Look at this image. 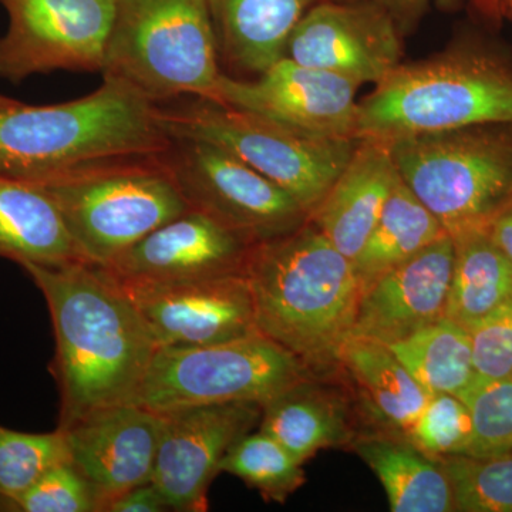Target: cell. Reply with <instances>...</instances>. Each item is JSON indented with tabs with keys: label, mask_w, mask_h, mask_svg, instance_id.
Instances as JSON below:
<instances>
[{
	"label": "cell",
	"mask_w": 512,
	"mask_h": 512,
	"mask_svg": "<svg viewBox=\"0 0 512 512\" xmlns=\"http://www.w3.org/2000/svg\"><path fill=\"white\" fill-rule=\"evenodd\" d=\"M488 235L495 247L512 262V205L491 222Z\"/></svg>",
	"instance_id": "obj_37"
},
{
	"label": "cell",
	"mask_w": 512,
	"mask_h": 512,
	"mask_svg": "<svg viewBox=\"0 0 512 512\" xmlns=\"http://www.w3.org/2000/svg\"><path fill=\"white\" fill-rule=\"evenodd\" d=\"M121 285L157 348H197L259 333L245 275Z\"/></svg>",
	"instance_id": "obj_14"
},
{
	"label": "cell",
	"mask_w": 512,
	"mask_h": 512,
	"mask_svg": "<svg viewBox=\"0 0 512 512\" xmlns=\"http://www.w3.org/2000/svg\"><path fill=\"white\" fill-rule=\"evenodd\" d=\"M165 163L190 210L256 245L308 221L292 195L244 161L204 141L173 140Z\"/></svg>",
	"instance_id": "obj_10"
},
{
	"label": "cell",
	"mask_w": 512,
	"mask_h": 512,
	"mask_svg": "<svg viewBox=\"0 0 512 512\" xmlns=\"http://www.w3.org/2000/svg\"><path fill=\"white\" fill-rule=\"evenodd\" d=\"M261 420L255 403L185 407L163 414L151 483L168 510L202 512L222 457Z\"/></svg>",
	"instance_id": "obj_13"
},
{
	"label": "cell",
	"mask_w": 512,
	"mask_h": 512,
	"mask_svg": "<svg viewBox=\"0 0 512 512\" xmlns=\"http://www.w3.org/2000/svg\"><path fill=\"white\" fill-rule=\"evenodd\" d=\"M20 103V101L15 99H10L8 96H3L0 93V109H6V107L15 106V104Z\"/></svg>",
	"instance_id": "obj_39"
},
{
	"label": "cell",
	"mask_w": 512,
	"mask_h": 512,
	"mask_svg": "<svg viewBox=\"0 0 512 512\" xmlns=\"http://www.w3.org/2000/svg\"><path fill=\"white\" fill-rule=\"evenodd\" d=\"M457 397L466 404L473 423L466 456L512 450V376L487 379L476 375Z\"/></svg>",
	"instance_id": "obj_30"
},
{
	"label": "cell",
	"mask_w": 512,
	"mask_h": 512,
	"mask_svg": "<svg viewBox=\"0 0 512 512\" xmlns=\"http://www.w3.org/2000/svg\"><path fill=\"white\" fill-rule=\"evenodd\" d=\"M35 184L55 201L80 259L94 265L190 210L164 154L111 158Z\"/></svg>",
	"instance_id": "obj_5"
},
{
	"label": "cell",
	"mask_w": 512,
	"mask_h": 512,
	"mask_svg": "<svg viewBox=\"0 0 512 512\" xmlns=\"http://www.w3.org/2000/svg\"><path fill=\"white\" fill-rule=\"evenodd\" d=\"M446 234L440 221L399 174L376 227L355 261L362 285Z\"/></svg>",
	"instance_id": "obj_26"
},
{
	"label": "cell",
	"mask_w": 512,
	"mask_h": 512,
	"mask_svg": "<svg viewBox=\"0 0 512 512\" xmlns=\"http://www.w3.org/2000/svg\"><path fill=\"white\" fill-rule=\"evenodd\" d=\"M386 346L430 396H458L476 376L468 330L446 316Z\"/></svg>",
	"instance_id": "obj_27"
},
{
	"label": "cell",
	"mask_w": 512,
	"mask_h": 512,
	"mask_svg": "<svg viewBox=\"0 0 512 512\" xmlns=\"http://www.w3.org/2000/svg\"><path fill=\"white\" fill-rule=\"evenodd\" d=\"M507 8L510 9V12L512 13V0H501V8Z\"/></svg>",
	"instance_id": "obj_40"
},
{
	"label": "cell",
	"mask_w": 512,
	"mask_h": 512,
	"mask_svg": "<svg viewBox=\"0 0 512 512\" xmlns=\"http://www.w3.org/2000/svg\"><path fill=\"white\" fill-rule=\"evenodd\" d=\"M218 473L238 477L275 503H285L305 483L302 464L262 430L235 441L222 457Z\"/></svg>",
	"instance_id": "obj_28"
},
{
	"label": "cell",
	"mask_w": 512,
	"mask_h": 512,
	"mask_svg": "<svg viewBox=\"0 0 512 512\" xmlns=\"http://www.w3.org/2000/svg\"><path fill=\"white\" fill-rule=\"evenodd\" d=\"M319 0H207L218 55L262 74L285 57L293 29Z\"/></svg>",
	"instance_id": "obj_20"
},
{
	"label": "cell",
	"mask_w": 512,
	"mask_h": 512,
	"mask_svg": "<svg viewBox=\"0 0 512 512\" xmlns=\"http://www.w3.org/2000/svg\"><path fill=\"white\" fill-rule=\"evenodd\" d=\"M454 265L446 318L468 328L512 299V262L487 231L453 238Z\"/></svg>",
	"instance_id": "obj_25"
},
{
	"label": "cell",
	"mask_w": 512,
	"mask_h": 512,
	"mask_svg": "<svg viewBox=\"0 0 512 512\" xmlns=\"http://www.w3.org/2000/svg\"><path fill=\"white\" fill-rule=\"evenodd\" d=\"M67 458L92 488L99 512L131 488L150 483L163 414L140 404L100 407L59 427Z\"/></svg>",
	"instance_id": "obj_16"
},
{
	"label": "cell",
	"mask_w": 512,
	"mask_h": 512,
	"mask_svg": "<svg viewBox=\"0 0 512 512\" xmlns=\"http://www.w3.org/2000/svg\"><path fill=\"white\" fill-rule=\"evenodd\" d=\"M402 33L370 0H319L299 20L285 57L345 77L357 86L382 82L402 63Z\"/></svg>",
	"instance_id": "obj_12"
},
{
	"label": "cell",
	"mask_w": 512,
	"mask_h": 512,
	"mask_svg": "<svg viewBox=\"0 0 512 512\" xmlns=\"http://www.w3.org/2000/svg\"><path fill=\"white\" fill-rule=\"evenodd\" d=\"M0 258L19 266L82 261L59 208L35 183L0 175Z\"/></svg>",
	"instance_id": "obj_21"
},
{
	"label": "cell",
	"mask_w": 512,
	"mask_h": 512,
	"mask_svg": "<svg viewBox=\"0 0 512 512\" xmlns=\"http://www.w3.org/2000/svg\"><path fill=\"white\" fill-rule=\"evenodd\" d=\"M404 183L451 238L487 231L512 205V124H478L387 143Z\"/></svg>",
	"instance_id": "obj_6"
},
{
	"label": "cell",
	"mask_w": 512,
	"mask_h": 512,
	"mask_svg": "<svg viewBox=\"0 0 512 512\" xmlns=\"http://www.w3.org/2000/svg\"><path fill=\"white\" fill-rule=\"evenodd\" d=\"M440 461L453 488L456 511L512 512V450Z\"/></svg>",
	"instance_id": "obj_29"
},
{
	"label": "cell",
	"mask_w": 512,
	"mask_h": 512,
	"mask_svg": "<svg viewBox=\"0 0 512 512\" xmlns=\"http://www.w3.org/2000/svg\"><path fill=\"white\" fill-rule=\"evenodd\" d=\"M261 335L306 366L338 360L362 293L355 262L311 221L256 244L245 265Z\"/></svg>",
	"instance_id": "obj_2"
},
{
	"label": "cell",
	"mask_w": 512,
	"mask_h": 512,
	"mask_svg": "<svg viewBox=\"0 0 512 512\" xmlns=\"http://www.w3.org/2000/svg\"><path fill=\"white\" fill-rule=\"evenodd\" d=\"M259 426L301 464L319 450L342 446L352 437L339 400L320 392L308 380L262 404Z\"/></svg>",
	"instance_id": "obj_22"
},
{
	"label": "cell",
	"mask_w": 512,
	"mask_h": 512,
	"mask_svg": "<svg viewBox=\"0 0 512 512\" xmlns=\"http://www.w3.org/2000/svg\"><path fill=\"white\" fill-rule=\"evenodd\" d=\"M160 111L113 77L82 99L0 109V175L42 183L111 158L161 156L173 140Z\"/></svg>",
	"instance_id": "obj_3"
},
{
	"label": "cell",
	"mask_w": 512,
	"mask_h": 512,
	"mask_svg": "<svg viewBox=\"0 0 512 512\" xmlns=\"http://www.w3.org/2000/svg\"><path fill=\"white\" fill-rule=\"evenodd\" d=\"M163 497L156 485L146 483L131 488L127 493L111 500L104 512H163L167 511Z\"/></svg>",
	"instance_id": "obj_35"
},
{
	"label": "cell",
	"mask_w": 512,
	"mask_h": 512,
	"mask_svg": "<svg viewBox=\"0 0 512 512\" xmlns=\"http://www.w3.org/2000/svg\"><path fill=\"white\" fill-rule=\"evenodd\" d=\"M399 178L387 143L359 140L349 163L308 220L353 262Z\"/></svg>",
	"instance_id": "obj_19"
},
{
	"label": "cell",
	"mask_w": 512,
	"mask_h": 512,
	"mask_svg": "<svg viewBox=\"0 0 512 512\" xmlns=\"http://www.w3.org/2000/svg\"><path fill=\"white\" fill-rule=\"evenodd\" d=\"M466 329L476 375L487 379L512 376V299Z\"/></svg>",
	"instance_id": "obj_34"
},
{
	"label": "cell",
	"mask_w": 512,
	"mask_h": 512,
	"mask_svg": "<svg viewBox=\"0 0 512 512\" xmlns=\"http://www.w3.org/2000/svg\"><path fill=\"white\" fill-rule=\"evenodd\" d=\"M171 140L204 141L228 151L292 195L312 214L338 180L359 143L318 136L251 111L197 99L160 111Z\"/></svg>",
	"instance_id": "obj_8"
},
{
	"label": "cell",
	"mask_w": 512,
	"mask_h": 512,
	"mask_svg": "<svg viewBox=\"0 0 512 512\" xmlns=\"http://www.w3.org/2000/svg\"><path fill=\"white\" fill-rule=\"evenodd\" d=\"M478 6L490 15H497L501 10V0H477Z\"/></svg>",
	"instance_id": "obj_38"
},
{
	"label": "cell",
	"mask_w": 512,
	"mask_h": 512,
	"mask_svg": "<svg viewBox=\"0 0 512 512\" xmlns=\"http://www.w3.org/2000/svg\"><path fill=\"white\" fill-rule=\"evenodd\" d=\"M254 245L195 210L165 222L104 266L121 284L244 275Z\"/></svg>",
	"instance_id": "obj_17"
},
{
	"label": "cell",
	"mask_w": 512,
	"mask_h": 512,
	"mask_svg": "<svg viewBox=\"0 0 512 512\" xmlns=\"http://www.w3.org/2000/svg\"><path fill=\"white\" fill-rule=\"evenodd\" d=\"M20 268L42 292L52 319L57 426L133 402L158 348L123 285L104 266L84 261Z\"/></svg>",
	"instance_id": "obj_1"
},
{
	"label": "cell",
	"mask_w": 512,
	"mask_h": 512,
	"mask_svg": "<svg viewBox=\"0 0 512 512\" xmlns=\"http://www.w3.org/2000/svg\"><path fill=\"white\" fill-rule=\"evenodd\" d=\"M9 25L0 37V79L101 73L117 0H0Z\"/></svg>",
	"instance_id": "obj_11"
},
{
	"label": "cell",
	"mask_w": 512,
	"mask_h": 512,
	"mask_svg": "<svg viewBox=\"0 0 512 512\" xmlns=\"http://www.w3.org/2000/svg\"><path fill=\"white\" fill-rule=\"evenodd\" d=\"M478 124H512V69L480 50L400 63L357 103V140L384 143Z\"/></svg>",
	"instance_id": "obj_4"
},
{
	"label": "cell",
	"mask_w": 512,
	"mask_h": 512,
	"mask_svg": "<svg viewBox=\"0 0 512 512\" xmlns=\"http://www.w3.org/2000/svg\"><path fill=\"white\" fill-rule=\"evenodd\" d=\"M356 451L379 477L393 512L456 511L441 461L410 441L372 437L356 443Z\"/></svg>",
	"instance_id": "obj_23"
},
{
	"label": "cell",
	"mask_w": 512,
	"mask_h": 512,
	"mask_svg": "<svg viewBox=\"0 0 512 512\" xmlns=\"http://www.w3.org/2000/svg\"><path fill=\"white\" fill-rule=\"evenodd\" d=\"M453 265L454 241L446 234L365 282L349 338L387 345L443 318Z\"/></svg>",
	"instance_id": "obj_18"
},
{
	"label": "cell",
	"mask_w": 512,
	"mask_h": 512,
	"mask_svg": "<svg viewBox=\"0 0 512 512\" xmlns=\"http://www.w3.org/2000/svg\"><path fill=\"white\" fill-rule=\"evenodd\" d=\"M309 367L261 333L197 348H158L134 404L165 414L222 403L262 406L308 380Z\"/></svg>",
	"instance_id": "obj_9"
},
{
	"label": "cell",
	"mask_w": 512,
	"mask_h": 512,
	"mask_svg": "<svg viewBox=\"0 0 512 512\" xmlns=\"http://www.w3.org/2000/svg\"><path fill=\"white\" fill-rule=\"evenodd\" d=\"M414 447L436 460L466 456L473 436V423L466 404L454 394H436L416 421L406 430Z\"/></svg>",
	"instance_id": "obj_32"
},
{
	"label": "cell",
	"mask_w": 512,
	"mask_h": 512,
	"mask_svg": "<svg viewBox=\"0 0 512 512\" xmlns=\"http://www.w3.org/2000/svg\"><path fill=\"white\" fill-rule=\"evenodd\" d=\"M218 57L207 0H117L101 74L156 104L214 100Z\"/></svg>",
	"instance_id": "obj_7"
},
{
	"label": "cell",
	"mask_w": 512,
	"mask_h": 512,
	"mask_svg": "<svg viewBox=\"0 0 512 512\" xmlns=\"http://www.w3.org/2000/svg\"><path fill=\"white\" fill-rule=\"evenodd\" d=\"M0 512H99L92 488L69 460L47 468L22 493L0 500Z\"/></svg>",
	"instance_id": "obj_33"
},
{
	"label": "cell",
	"mask_w": 512,
	"mask_h": 512,
	"mask_svg": "<svg viewBox=\"0 0 512 512\" xmlns=\"http://www.w3.org/2000/svg\"><path fill=\"white\" fill-rule=\"evenodd\" d=\"M338 360L365 393L373 413L390 426L406 431L429 403L427 390L383 343L346 339Z\"/></svg>",
	"instance_id": "obj_24"
},
{
	"label": "cell",
	"mask_w": 512,
	"mask_h": 512,
	"mask_svg": "<svg viewBox=\"0 0 512 512\" xmlns=\"http://www.w3.org/2000/svg\"><path fill=\"white\" fill-rule=\"evenodd\" d=\"M357 89L356 83L338 74L282 57L251 82L222 73L211 101L306 133L356 138Z\"/></svg>",
	"instance_id": "obj_15"
},
{
	"label": "cell",
	"mask_w": 512,
	"mask_h": 512,
	"mask_svg": "<svg viewBox=\"0 0 512 512\" xmlns=\"http://www.w3.org/2000/svg\"><path fill=\"white\" fill-rule=\"evenodd\" d=\"M392 16L400 33L406 35L420 22L424 12L436 0H370ZM444 2V0H439Z\"/></svg>",
	"instance_id": "obj_36"
},
{
	"label": "cell",
	"mask_w": 512,
	"mask_h": 512,
	"mask_svg": "<svg viewBox=\"0 0 512 512\" xmlns=\"http://www.w3.org/2000/svg\"><path fill=\"white\" fill-rule=\"evenodd\" d=\"M67 458L62 430L25 433L0 424V500L15 497Z\"/></svg>",
	"instance_id": "obj_31"
}]
</instances>
